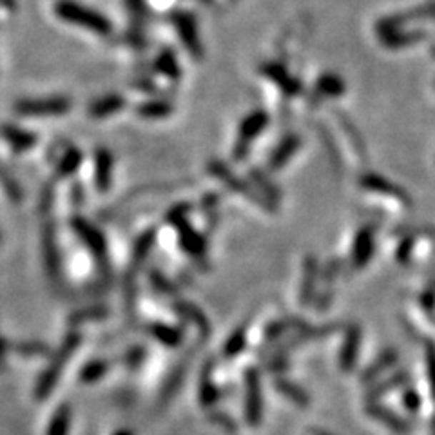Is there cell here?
<instances>
[{
	"mask_svg": "<svg viewBox=\"0 0 435 435\" xmlns=\"http://www.w3.org/2000/svg\"><path fill=\"white\" fill-rule=\"evenodd\" d=\"M53 11H55L56 19L64 20L71 26L84 28L86 31L94 33V35L107 36L113 31V26L102 13L94 11V9L80 4L76 0H56Z\"/></svg>",
	"mask_w": 435,
	"mask_h": 435,
	"instance_id": "6da1fadb",
	"label": "cell"
},
{
	"mask_svg": "<svg viewBox=\"0 0 435 435\" xmlns=\"http://www.w3.org/2000/svg\"><path fill=\"white\" fill-rule=\"evenodd\" d=\"M80 341H82V336H80L79 332L67 334L66 339L62 341V346L59 349L56 356L53 357L51 365L44 370V374L40 376L39 383H36V389H35L36 399H46V397L53 392V389H55V384H56V381H59L60 374H62V370L66 369L67 359H69V357L76 352Z\"/></svg>",
	"mask_w": 435,
	"mask_h": 435,
	"instance_id": "7a4b0ae2",
	"label": "cell"
},
{
	"mask_svg": "<svg viewBox=\"0 0 435 435\" xmlns=\"http://www.w3.org/2000/svg\"><path fill=\"white\" fill-rule=\"evenodd\" d=\"M209 173H211L214 178H218V180H220L221 184L229 189V191L236 192V194H239V196L249 198V200L254 201L258 207L265 209V211H269V212H274L276 209H278L276 205H272L271 201L265 200V196H261V194H259L254 187H251L247 181H244L241 178L236 176L234 173H231V169H229L224 161H220V160L209 161Z\"/></svg>",
	"mask_w": 435,
	"mask_h": 435,
	"instance_id": "3957f363",
	"label": "cell"
},
{
	"mask_svg": "<svg viewBox=\"0 0 435 435\" xmlns=\"http://www.w3.org/2000/svg\"><path fill=\"white\" fill-rule=\"evenodd\" d=\"M13 109L20 116H60L71 109V102L66 96H49V99H26L19 100Z\"/></svg>",
	"mask_w": 435,
	"mask_h": 435,
	"instance_id": "277c9868",
	"label": "cell"
},
{
	"mask_svg": "<svg viewBox=\"0 0 435 435\" xmlns=\"http://www.w3.org/2000/svg\"><path fill=\"white\" fill-rule=\"evenodd\" d=\"M263 419V392L261 379L256 369H249L245 376V421L249 426L256 428Z\"/></svg>",
	"mask_w": 435,
	"mask_h": 435,
	"instance_id": "5b68a950",
	"label": "cell"
},
{
	"mask_svg": "<svg viewBox=\"0 0 435 435\" xmlns=\"http://www.w3.org/2000/svg\"><path fill=\"white\" fill-rule=\"evenodd\" d=\"M71 225H73V229H75V232H76V236L80 238V241H82V244L86 245L91 252H93L94 258L99 259L100 267L107 272V244H106V238L102 236V232L94 227V225H91L89 221H86L84 218H80V216L73 218Z\"/></svg>",
	"mask_w": 435,
	"mask_h": 435,
	"instance_id": "8992f818",
	"label": "cell"
},
{
	"mask_svg": "<svg viewBox=\"0 0 435 435\" xmlns=\"http://www.w3.org/2000/svg\"><path fill=\"white\" fill-rule=\"evenodd\" d=\"M176 229L181 249L198 261H205V258H207V239H205V236L200 234L189 221H184Z\"/></svg>",
	"mask_w": 435,
	"mask_h": 435,
	"instance_id": "52a82bcc",
	"label": "cell"
},
{
	"mask_svg": "<svg viewBox=\"0 0 435 435\" xmlns=\"http://www.w3.org/2000/svg\"><path fill=\"white\" fill-rule=\"evenodd\" d=\"M361 187L366 189L370 192H376V194H383V196L394 198V200L401 201L403 205H412V198L408 196V192H404L403 189L394 185L392 181L384 180V178L377 176V174H366L359 180Z\"/></svg>",
	"mask_w": 435,
	"mask_h": 435,
	"instance_id": "ba28073f",
	"label": "cell"
},
{
	"mask_svg": "<svg viewBox=\"0 0 435 435\" xmlns=\"http://www.w3.org/2000/svg\"><path fill=\"white\" fill-rule=\"evenodd\" d=\"M42 252H44V261H46L47 274L51 279L60 278V252L59 245H56V236H55V225L53 221H47L44 225V234H42Z\"/></svg>",
	"mask_w": 435,
	"mask_h": 435,
	"instance_id": "9c48e42d",
	"label": "cell"
},
{
	"mask_svg": "<svg viewBox=\"0 0 435 435\" xmlns=\"http://www.w3.org/2000/svg\"><path fill=\"white\" fill-rule=\"evenodd\" d=\"M269 124V114L265 111H254L249 116L244 118V122L239 124V133H238V147L244 149H251V141L256 136L263 133V129Z\"/></svg>",
	"mask_w": 435,
	"mask_h": 435,
	"instance_id": "30bf717a",
	"label": "cell"
},
{
	"mask_svg": "<svg viewBox=\"0 0 435 435\" xmlns=\"http://www.w3.org/2000/svg\"><path fill=\"white\" fill-rule=\"evenodd\" d=\"M174 24H176L178 35H180L184 46L187 47L194 56H200L201 44L200 36H198V26L194 16H192L191 13H178V15L174 16Z\"/></svg>",
	"mask_w": 435,
	"mask_h": 435,
	"instance_id": "8fae6325",
	"label": "cell"
},
{
	"mask_svg": "<svg viewBox=\"0 0 435 435\" xmlns=\"http://www.w3.org/2000/svg\"><path fill=\"white\" fill-rule=\"evenodd\" d=\"M154 239H156V232L154 229H149L145 231L144 234L138 236L136 241H134V249H133V263H131V269L127 272V283H136V272L140 271V267L144 265V261L149 256L151 249L154 245Z\"/></svg>",
	"mask_w": 435,
	"mask_h": 435,
	"instance_id": "7c38bea8",
	"label": "cell"
},
{
	"mask_svg": "<svg viewBox=\"0 0 435 435\" xmlns=\"http://www.w3.org/2000/svg\"><path fill=\"white\" fill-rule=\"evenodd\" d=\"M361 345V329L357 325L349 326L345 334V341H343L341 352H339V369L343 372H350L356 366L357 354H359Z\"/></svg>",
	"mask_w": 435,
	"mask_h": 435,
	"instance_id": "4fadbf2b",
	"label": "cell"
},
{
	"mask_svg": "<svg viewBox=\"0 0 435 435\" xmlns=\"http://www.w3.org/2000/svg\"><path fill=\"white\" fill-rule=\"evenodd\" d=\"M114 158L111 151L99 149L94 153V184L100 192H107L111 187V173H113Z\"/></svg>",
	"mask_w": 435,
	"mask_h": 435,
	"instance_id": "5bb4252c",
	"label": "cell"
},
{
	"mask_svg": "<svg viewBox=\"0 0 435 435\" xmlns=\"http://www.w3.org/2000/svg\"><path fill=\"white\" fill-rule=\"evenodd\" d=\"M319 276V265L314 256H306L305 263H303V283L301 290H299V303L301 306H309L314 299V292H316V281Z\"/></svg>",
	"mask_w": 435,
	"mask_h": 435,
	"instance_id": "9a60e30c",
	"label": "cell"
},
{
	"mask_svg": "<svg viewBox=\"0 0 435 435\" xmlns=\"http://www.w3.org/2000/svg\"><path fill=\"white\" fill-rule=\"evenodd\" d=\"M374 254V232L372 229H361L356 236L352 249V263L356 269L365 267Z\"/></svg>",
	"mask_w": 435,
	"mask_h": 435,
	"instance_id": "2e32d148",
	"label": "cell"
},
{
	"mask_svg": "<svg viewBox=\"0 0 435 435\" xmlns=\"http://www.w3.org/2000/svg\"><path fill=\"white\" fill-rule=\"evenodd\" d=\"M0 134L11 145L13 151H19V153L33 149L36 145V134L20 129L16 126H11V124H6V126L0 127Z\"/></svg>",
	"mask_w": 435,
	"mask_h": 435,
	"instance_id": "e0dca14e",
	"label": "cell"
},
{
	"mask_svg": "<svg viewBox=\"0 0 435 435\" xmlns=\"http://www.w3.org/2000/svg\"><path fill=\"white\" fill-rule=\"evenodd\" d=\"M366 414H369L370 417H374V419L379 421L381 424H384V426L389 428V430L396 431V434L404 435L410 431V426L406 424V421L401 419L397 414H394L392 410H389V408L381 406V404H369V408H366Z\"/></svg>",
	"mask_w": 435,
	"mask_h": 435,
	"instance_id": "ac0fdd59",
	"label": "cell"
},
{
	"mask_svg": "<svg viewBox=\"0 0 435 435\" xmlns=\"http://www.w3.org/2000/svg\"><path fill=\"white\" fill-rule=\"evenodd\" d=\"M145 330L151 337H154L158 343H161L164 346L169 349H176L181 341H184V334L180 329H174L171 325H165V323H147Z\"/></svg>",
	"mask_w": 435,
	"mask_h": 435,
	"instance_id": "d6986e66",
	"label": "cell"
},
{
	"mask_svg": "<svg viewBox=\"0 0 435 435\" xmlns=\"http://www.w3.org/2000/svg\"><path fill=\"white\" fill-rule=\"evenodd\" d=\"M299 145H301L299 136H296V134L286 136L285 140L276 147L274 153L271 154V158H269V169H271V171H279L290 158L294 156L296 151L299 149Z\"/></svg>",
	"mask_w": 435,
	"mask_h": 435,
	"instance_id": "ffe728a7",
	"label": "cell"
},
{
	"mask_svg": "<svg viewBox=\"0 0 435 435\" xmlns=\"http://www.w3.org/2000/svg\"><path fill=\"white\" fill-rule=\"evenodd\" d=\"M212 366H214V363L212 361H209L207 365H205L204 372H201V381H200V403L204 404V406H214L218 401L221 399V390L216 386L214 383H212Z\"/></svg>",
	"mask_w": 435,
	"mask_h": 435,
	"instance_id": "44dd1931",
	"label": "cell"
},
{
	"mask_svg": "<svg viewBox=\"0 0 435 435\" xmlns=\"http://www.w3.org/2000/svg\"><path fill=\"white\" fill-rule=\"evenodd\" d=\"M124 106H126V100L120 94H107L104 99L94 100L87 111L93 118H107L118 111H122Z\"/></svg>",
	"mask_w": 435,
	"mask_h": 435,
	"instance_id": "7402d4cb",
	"label": "cell"
},
{
	"mask_svg": "<svg viewBox=\"0 0 435 435\" xmlns=\"http://www.w3.org/2000/svg\"><path fill=\"white\" fill-rule=\"evenodd\" d=\"M173 310L180 314L184 319L191 321L192 325H196L198 329H200V332H204V336H207V334L211 332V325H209L205 314L201 312L196 305H192V303L187 301H174Z\"/></svg>",
	"mask_w": 435,
	"mask_h": 435,
	"instance_id": "603a6c76",
	"label": "cell"
},
{
	"mask_svg": "<svg viewBox=\"0 0 435 435\" xmlns=\"http://www.w3.org/2000/svg\"><path fill=\"white\" fill-rule=\"evenodd\" d=\"M274 386L283 397H286L289 401H292L294 404H298L299 408H306L310 404L309 394H306L301 386H298L296 383H292V381L285 379V377H278V379H274Z\"/></svg>",
	"mask_w": 435,
	"mask_h": 435,
	"instance_id": "cb8c5ba5",
	"label": "cell"
},
{
	"mask_svg": "<svg viewBox=\"0 0 435 435\" xmlns=\"http://www.w3.org/2000/svg\"><path fill=\"white\" fill-rule=\"evenodd\" d=\"M173 111V104H169L167 100H149V102L138 106L136 114L145 120H161V118H167Z\"/></svg>",
	"mask_w": 435,
	"mask_h": 435,
	"instance_id": "d4e9b609",
	"label": "cell"
},
{
	"mask_svg": "<svg viewBox=\"0 0 435 435\" xmlns=\"http://www.w3.org/2000/svg\"><path fill=\"white\" fill-rule=\"evenodd\" d=\"M397 357L399 356H397V352L394 349L384 350V352L381 354L376 361H374L372 365H370L369 369L363 372V377H361V379L366 381V383H369V381H374L377 376H379V374H383L384 370L392 369V366L397 363Z\"/></svg>",
	"mask_w": 435,
	"mask_h": 435,
	"instance_id": "484cf974",
	"label": "cell"
},
{
	"mask_svg": "<svg viewBox=\"0 0 435 435\" xmlns=\"http://www.w3.org/2000/svg\"><path fill=\"white\" fill-rule=\"evenodd\" d=\"M82 153H80L76 147H69L66 149V153L60 156L59 164H56V176L59 178H67L71 174H75L79 171V167L82 165Z\"/></svg>",
	"mask_w": 435,
	"mask_h": 435,
	"instance_id": "4316f807",
	"label": "cell"
},
{
	"mask_svg": "<svg viewBox=\"0 0 435 435\" xmlns=\"http://www.w3.org/2000/svg\"><path fill=\"white\" fill-rule=\"evenodd\" d=\"M251 180L254 181V185L258 187V191L263 192L265 200H269L272 205L278 207V201H279V198H281V192H279V189L276 187V185L272 184V181L269 180V178L265 176L261 171H259V169H251Z\"/></svg>",
	"mask_w": 435,
	"mask_h": 435,
	"instance_id": "83f0119b",
	"label": "cell"
},
{
	"mask_svg": "<svg viewBox=\"0 0 435 435\" xmlns=\"http://www.w3.org/2000/svg\"><path fill=\"white\" fill-rule=\"evenodd\" d=\"M111 363L106 359H94L91 363H87L82 370H80V381L82 383H96V381L102 379L107 372H109Z\"/></svg>",
	"mask_w": 435,
	"mask_h": 435,
	"instance_id": "f1b7e54d",
	"label": "cell"
},
{
	"mask_svg": "<svg viewBox=\"0 0 435 435\" xmlns=\"http://www.w3.org/2000/svg\"><path fill=\"white\" fill-rule=\"evenodd\" d=\"M109 316V309L102 305H94V306H87V309H80L76 312H73L69 316V323L71 325H79V323H86V321H100V319L107 318Z\"/></svg>",
	"mask_w": 435,
	"mask_h": 435,
	"instance_id": "f546056e",
	"label": "cell"
},
{
	"mask_svg": "<svg viewBox=\"0 0 435 435\" xmlns=\"http://www.w3.org/2000/svg\"><path fill=\"white\" fill-rule=\"evenodd\" d=\"M247 346V323L234 330L231 337L227 339L224 346V356L225 357H236L239 352H244Z\"/></svg>",
	"mask_w": 435,
	"mask_h": 435,
	"instance_id": "4dcf8cb0",
	"label": "cell"
},
{
	"mask_svg": "<svg viewBox=\"0 0 435 435\" xmlns=\"http://www.w3.org/2000/svg\"><path fill=\"white\" fill-rule=\"evenodd\" d=\"M71 424V408L69 404H62L53 416L51 423L47 426V435H67Z\"/></svg>",
	"mask_w": 435,
	"mask_h": 435,
	"instance_id": "1f68e13d",
	"label": "cell"
},
{
	"mask_svg": "<svg viewBox=\"0 0 435 435\" xmlns=\"http://www.w3.org/2000/svg\"><path fill=\"white\" fill-rule=\"evenodd\" d=\"M9 350L26 357L49 356V346L42 341H16L13 345H9Z\"/></svg>",
	"mask_w": 435,
	"mask_h": 435,
	"instance_id": "d6a6232c",
	"label": "cell"
},
{
	"mask_svg": "<svg viewBox=\"0 0 435 435\" xmlns=\"http://www.w3.org/2000/svg\"><path fill=\"white\" fill-rule=\"evenodd\" d=\"M156 69L160 71L161 75L167 76L171 80L180 79V66H178L176 56L171 51H164L156 59Z\"/></svg>",
	"mask_w": 435,
	"mask_h": 435,
	"instance_id": "836d02e7",
	"label": "cell"
},
{
	"mask_svg": "<svg viewBox=\"0 0 435 435\" xmlns=\"http://www.w3.org/2000/svg\"><path fill=\"white\" fill-rule=\"evenodd\" d=\"M149 279H151V285H153L154 290L160 292V294L169 296V298H174V296H178V286L174 285V283L171 281V279H169L164 272L151 271Z\"/></svg>",
	"mask_w": 435,
	"mask_h": 435,
	"instance_id": "e575fe53",
	"label": "cell"
},
{
	"mask_svg": "<svg viewBox=\"0 0 435 435\" xmlns=\"http://www.w3.org/2000/svg\"><path fill=\"white\" fill-rule=\"evenodd\" d=\"M0 184L4 187L6 196H8L9 200L11 201L22 200V189H20V185L16 184L15 178L8 173V169H6L2 164H0Z\"/></svg>",
	"mask_w": 435,
	"mask_h": 435,
	"instance_id": "d590c367",
	"label": "cell"
},
{
	"mask_svg": "<svg viewBox=\"0 0 435 435\" xmlns=\"http://www.w3.org/2000/svg\"><path fill=\"white\" fill-rule=\"evenodd\" d=\"M404 381H408V374L397 372L396 376L390 377L389 381H384V383H379V384H377V386H374L372 394H370V397L383 396V394H386V390H389L390 386H392V389H397V386H401V384H403Z\"/></svg>",
	"mask_w": 435,
	"mask_h": 435,
	"instance_id": "8d00e7d4",
	"label": "cell"
},
{
	"mask_svg": "<svg viewBox=\"0 0 435 435\" xmlns=\"http://www.w3.org/2000/svg\"><path fill=\"white\" fill-rule=\"evenodd\" d=\"M192 205L191 204H180L176 205V207H173L171 211L167 212V216H165V220H167V224L174 225V227H178L180 224H184V221H187V214L191 212Z\"/></svg>",
	"mask_w": 435,
	"mask_h": 435,
	"instance_id": "74e56055",
	"label": "cell"
},
{
	"mask_svg": "<svg viewBox=\"0 0 435 435\" xmlns=\"http://www.w3.org/2000/svg\"><path fill=\"white\" fill-rule=\"evenodd\" d=\"M424 356H426L428 383H430L431 396H434V399H435V345H434V343H426V349H424Z\"/></svg>",
	"mask_w": 435,
	"mask_h": 435,
	"instance_id": "f35d334b",
	"label": "cell"
},
{
	"mask_svg": "<svg viewBox=\"0 0 435 435\" xmlns=\"http://www.w3.org/2000/svg\"><path fill=\"white\" fill-rule=\"evenodd\" d=\"M209 421H211L212 424H216V426L224 428L225 431H229V434H234L236 430H238V424H236V421L232 419L231 416H227L225 412H212L209 414Z\"/></svg>",
	"mask_w": 435,
	"mask_h": 435,
	"instance_id": "ab89813d",
	"label": "cell"
},
{
	"mask_svg": "<svg viewBox=\"0 0 435 435\" xmlns=\"http://www.w3.org/2000/svg\"><path fill=\"white\" fill-rule=\"evenodd\" d=\"M218 201H220V196H218V194H212V192L201 200V211H205L211 216V218H209V229L216 227V209H218Z\"/></svg>",
	"mask_w": 435,
	"mask_h": 435,
	"instance_id": "60d3db41",
	"label": "cell"
},
{
	"mask_svg": "<svg viewBox=\"0 0 435 435\" xmlns=\"http://www.w3.org/2000/svg\"><path fill=\"white\" fill-rule=\"evenodd\" d=\"M145 359V350L140 349V346H134V349L127 350L126 356L122 357V363L127 366V369H138V366L144 363Z\"/></svg>",
	"mask_w": 435,
	"mask_h": 435,
	"instance_id": "b9f144b4",
	"label": "cell"
},
{
	"mask_svg": "<svg viewBox=\"0 0 435 435\" xmlns=\"http://www.w3.org/2000/svg\"><path fill=\"white\" fill-rule=\"evenodd\" d=\"M403 404L410 414H416L421 410V396L416 392V390H406L403 396Z\"/></svg>",
	"mask_w": 435,
	"mask_h": 435,
	"instance_id": "7bdbcfd3",
	"label": "cell"
},
{
	"mask_svg": "<svg viewBox=\"0 0 435 435\" xmlns=\"http://www.w3.org/2000/svg\"><path fill=\"white\" fill-rule=\"evenodd\" d=\"M412 251H414V239L412 238L403 239V244H401L399 249H397L396 258L399 259V263H406L410 254H412Z\"/></svg>",
	"mask_w": 435,
	"mask_h": 435,
	"instance_id": "ee69618b",
	"label": "cell"
},
{
	"mask_svg": "<svg viewBox=\"0 0 435 435\" xmlns=\"http://www.w3.org/2000/svg\"><path fill=\"white\" fill-rule=\"evenodd\" d=\"M285 369H289L285 352H276L274 357L271 359V363H269V370H272V372H281V370Z\"/></svg>",
	"mask_w": 435,
	"mask_h": 435,
	"instance_id": "f6af8a7d",
	"label": "cell"
},
{
	"mask_svg": "<svg viewBox=\"0 0 435 435\" xmlns=\"http://www.w3.org/2000/svg\"><path fill=\"white\" fill-rule=\"evenodd\" d=\"M9 350V345L4 341V337L0 336V370H4L6 366V352Z\"/></svg>",
	"mask_w": 435,
	"mask_h": 435,
	"instance_id": "bcb514c9",
	"label": "cell"
},
{
	"mask_svg": "<svg viewBox=\"0 0 435 435\" xmlns=\"http://www.w3.org/2000/svg\"><path fill=\"white\" fill-rule=\"evenodd\" d=\"M113 435H134V431L129 430V428H120V430L114 431Z\"/></svg>",
	"mask_w": 435,
	"mask_h": 435,
	"instance_id": "7dc6e473",
	"label": "cell"
},
{
	"mask_svg": "<svg viewBox=\"0 0 435 435\" xmlns=\"http://www.w3.org/2000/svg\"><path fill=\"white\" fill-rule=\"evenodd\" d=\"M431 435H435V416L434 419H431Z\"/></svg>",
	"mask_w": 435,
	"mask_h": 435,
	"instance_id": "c3c4849f",
	"label": "cell"
},
{
	"mask_svg": "<svg viewBox=\"0 0 435 435\" xmlns=\"http://www.w3.org/2000/svg\"><path fill=\"white\" fill-rule=\"evenodd\" d=\"M314 435H330V434H326V431H314Z\"/></svg>",
	"mask_w": 435,
	"mask_h": 435,
	"instance_id": "681fc988",
	"label": "cell"
},
{
	"mask_svg": "<svg viewBox=\"0 0 435 435\" xmlns=\"http://www.w3.org/2000/svg\"><path fill=\"white\" fill-rule=\"evenodd\" d=\"M0 244H2V236H0Z\"/></svg>",
	"mask_w": 435,
	"mask_h": 435,
	"instance_id": "f907efd6",
	"label": "cell"
}]
</instances>
